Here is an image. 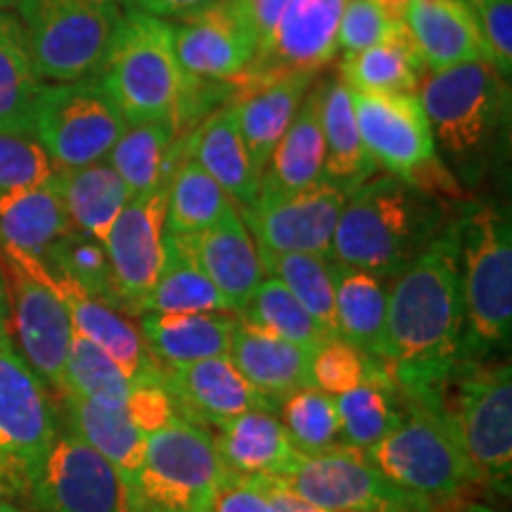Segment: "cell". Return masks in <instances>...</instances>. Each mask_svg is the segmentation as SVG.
Segmentation results:
<instances>
[{
  "instance_id": "obj_29",
  "label": "cell",
  "mask_w": 512,
  "mask_h": 512,
  "mask_svg": "<svg viewBox=\"0 0 512 512\" xmlns=\"http://www.w3.org/2000/svg\"><path fill=\"white\" fill-rule=\"evenodd\" d=\"M221 463L240 477H285L302 453L271 411H247L219 427L214 439Z\"/></svg>"
},
{
  "instance_id": "obj_14",
  "label": "cell",
  "mask_w": 512,
  "mask_h": 512,
  "mask_svg": "<svg viewBox=\"0 0 512 512\" xmlns=\"http://www.w3.org/2000/svg\"><path fill=\"white\" fill-rule=\"evenodd\" d=\"M278 479L299 498L332 512H437L427 498L392 482L366 451L344 444L299 456Z\"/></svg>"
},
{
  "instance_id": "obj_1",
  "label": "cell",
  "mask_w": 512,
  "mask_h": 512,
  "mask_svg": "<svg viewBox=\"0 0 512 512\" xmlns=\"http://www.w3.org/2000/svg\"><path fill=\"white\" fill-rule=\"evenodd\" d=\"M453 219L387 290L380 366L408 399L430 396L463 351L465 309Z\"/></svg>"
},
{
  "instance_id": "obj_36",
  "label": "cell",
  "mask_w": 512,
  "mask_h": 512,
  "mask_svg": "<svg viewBox=\"0 0 512 512\" xmlns=\"http://www.w3.org/2000/svg\"><path fill=\"white\" fill-rule=\"evenodd\" d=\"M53 183L60 192L72 226L100 242L105 240L107 230L133 197V192L107 164V159L81 166V169L55 171Z\"/></svg>"
},
{
  "instance_id": "obj_34",
  "label": "cell",
  "mask_w": 512,
  "mask_h": 512,
  "mask_svg": "<svg viewBox=\"0 0 512 512\" xmlns=\"http://www.w3.org/2000/svg\"><path fill=\"white\" fill-rule=\"evenodd\" d=\"M332 264L337 337L380 363L387 320V287L361 268Z\"/></svg>"
},
{
  "instance_id": "obj_20",
  "label": "cell",
  "mask_w": 512,
  "mask_h": 512,
  "mask_svg": "<svg viewBox=\"0 0 512 512\" xmlns=\"http://www.w3.org/2000/svg\"><path fill=\"white\" fill-rule=\"evenodd\" d=\"M162 384L169 389L178 415L204 430H219L247 411L275 408V403L245 380L228 356L204 358L181 368H164Z\"/></svg>"
},
{
  "instance_id": "obj_53",
  "label": "cell",
  "mask_w": 512,
  "mask_h": 512,
  "mask_svg": "<svg viewBox=\"0 0 512 512\" xmlns=\"http://www.w3.org/2000/svg\"><path fill=\"white\" fill-rule=\"evenodd\" d=\"M254 479H259L261 486L266 489V494L271 496V501L280 512H332V510L320 508V505L304 501V498H299L292 489H287L278 477H254Z\"/></svg>"
},
{
  "instance_id": "obj_39",
  "label": "cell",
  "mask_w": 512,
  "mask_h": 512,
  "mask_svg": "<svg viewBox=\"0 0 512 512\" xmlns=\"http://www.w3.org/2000/svg\"><path fill=\"white\" fill-rule=\"evenodd\" d=\"M339 413V439L344 446L368 451L387 437L401 420V394L377 368L370 380L347 394L335 396Z\"/></svg>"
},
{
  "instance_id": "obj_18",
  "label": "cell",
  "mask_w": 512,
  "mask_h": 512,
  "mask_svg": "<svg viewBox=\"0 0 512 512\" xmlns=\"http://www.w3.org/2000/svg\"><path fill=\"white\" fill-rule=\"evenodd\" d=\"M259 41L249 0H216L174 24L178 62L197 79L233 83L249 67Z\"/></svg>"
},
{
  "instance_id": "obj_43",
  "label": "cell",
  "mask_w": 512,
  "mask_h": 512,
  "mask_svg": "<svg viewBox=\"0 0 512 512\" xmlns=\"http://www.w3.org/2000/svg\"><path fill=\"white\" fill-rule=\"evenodd\" d=\"M245 323L261 328L273 335L287 339V342L299 344V347L316 351L320 344L328 342V335L318 325V320L304 309L297 299L292 297L290 290L275 278L261 280L259 290L249 299L245 311L238 316Z\"/></svg>"
},
{
  "instance_id": "obj_19",
  "label": "cell",
  "mask_w": 512,
  "mask_h": 512,
  "mask_svg": "<svg viewBox=\"0 0 512 512\" xmlns=\"http://www.w3.org/2000/svg\"><path fill=\"white\" fill-rule=\"evenodd\" d=\"M344 200L347 195L342 190L318 183L313 188L283 195H259L254 207L240 211V216L256 247L268 252L318 254L330 259L332 235Z\"/></svg>"
},
{
  "instance_id": "obj_49",
  "label": "cell",
  "mask_w": 512,
  "mask_h": 512,
  "mask_svg": "<svg viewBox=\"0 0 512 512\" xmlns=\"http://www.w3.org/2000/svg\"><path fill=\"white\" fill-rule=\"evenodd\" d=\"M472 10L482 29L491 67L508 79L512 72V0H486L472 5Z\"/></svg>"
},
{
  "instance_id": "obj_2",
  "label": "cell",
  "mask_w": 512,
  "mask_h": 512,
  "mask_svg": "<svg viewBox=\"0 0 512 512\" xmlns=\"http://www.w3.org/2000/svg\"><path fill=\"white\" fill-rule=\"evenodd\" d=\"M448 204L392 174L373 176L344 200L330 261L392 283L451 223Z\"/></svg>"
},
{
  "instance_id": "obj_38",
  "label": "cell",
  "mask_w": 512,
  "mask_h": 512,
  "mask_svg": "<svg viewBox=\"0 0 512 512\" xmlns=\"http://www.w3.org/2000/svg\"><path fill=\"white\" fill-rule=\"evenodd\" d=\"M41 86L22 24L17 15L0 10V131L31 136V114Z\"/></svg>"
},
{
  "instance_id": "obj_12",
  "label": "cell",
  "mask_w": 512,
  "mask_h": 512,
  "mask_svg": "<svg viewBox=\"0 0 512 512\" xmlns=\"http://www.w3.org/2000/svg\"><path fill=\"white\" fill-rule=\"evenodd\" d=\"M434 143L448 155L482 152L496 138L508 112V86L489 62H463L432 72L418 95Z\"/></svg>"
},
{
  "instance_id": "obj_40",
  "label": "cell",
  "mask_w": 512,
  "mask_h": 512,
  "mask_svg": "<svg viewBox=\"0 0 512 512\" xmlns=\"http://www.w3.org/2000/svg\"><path fill=\"white\" fill-rule=\"evenodd\" d=\"M259 249V261L266 278L280 280L294 299L318 320L328 335L335 330V280H332L330 259L318 254L299 252H268Z\"/></svg>"
},
{
  "instance_id": "obj_24",
  "label": "cell",
  "mask_w": 512,
  "mask_h": 512,
  "mask_svg": "<svg viewBox=\"0 0 512 512\" xmlns=\"http://www.w3.org/2000/svg\"><path fill=\"white\" fill-rule=\"evenodd\" d=\"M311 354L313 351L299 344L254 328L238 318L228 358L254 389H259L268 401L278 406L299 389L313 387Z\"/></svg>"
},
{
  "instance_id": "obj_21",
  "label": "cell",
  "mask_w": 512,
  "mask_h": 512,
  "mask_svg": "<svg viewBox=\"0 0 512 512\" xmlns=\"http://www.w3.org/2000/svg\"><path fill=\"white\" fill-rule=\"evenodd\" d=\"M41 271L43 280L53 287L62 304L67 306L76 335L91 339L95 347L105 351L133 384L162 382L164 368L150 356L138 325H133L121 311L91 297L72 280L50 273L46 266H41Z\"/></svg>"
},
{
  "instance_id": "obj_32",
  "label": "cell",
  "mask_w": 512,
  "mask_h": 512,
  "mask_svg": "<svg viewBox=\"0 0 512 512\" xmlns=\"http://www.w3.org/2000/svg\"><path fill=\"white\" fill-rule=\"evenodd\" d=\"M425 62L406 22L394 24L373 46L344 55L342 79L349 91L370 95H408L420 88Z\"/></svg>"
},
{
  "instance_id": "obj_59",
  "label": "cell",
  "mask_w": 512,
  "mask_h": 512,
  "mask_svg": "<svg viewBox=\"0 0 512 512\" xmlns=\"http://www.w3.org/2000/svg\"><path fill=\"white\" fill-rule=\"evenodd\" d=\"M470 5H477V3H486V0H467Z\"/></svg>"
},
{
  "instance_id": "obj_56",
  "label": "cell",
  "mask_w": 512,
  "mask_h": 512,
  "mask_svg": "<svg viewBox=\"0 0 512 512\" xmlns=\"http://www.w3.org/2000/svg\"><path fill=\"white\" fill-rule=\"evenodd\" d=\"M451 512H496V510H491L489 505H482V503H460L458 508Z\"/></svg>"
},
{
  "instance_id": "obj_33",
  "label": "cell",
  "mask_w": 512,
  "mask_h": 512,
  "mask_svg": "<svg viewBox=\"0 0 512 512\" xmlns=\"http://www.w3.org/2000/svg\"><path fill=\"white\" fill-rule=\"evenodd\" d=\"M323 143V183L349 195L377 174V164L368 155L361 133H358L351 91L342 79L325 83Z\"/></svg>"
},
{
  "instance_id": "obj_52",
  "label": "cell",
  "mask_w": 512,
  "mask_h": 512,
  "mask_svg": "<svg viewBox=\"0 0 512 512\" xmlns=\"http://www.w3.org/2000/svg\"><path fill=\"white\" fill-rule=\"evenodd\" d=\"M124 3V8H133L145 12V15L166 19L171 17H188L192 12L207 8V5L216 3V0H119Z\"/></svg>"
},
{
  "instance_id": "obj_31",
  "label": "cell",
  "mask_w": 512,
  "mask_h": 512,
  "mask_svg": "<svg viewBox=\"0 0 512 512\" xmlns=\"http://www.w3.org/2000/svg\"><path fill=\"white\" fill-rule=\"evenodd\" d=\"M60 403L69 432L110 460L131 494L145 463V434L133 425L126 411H114L72 394L60 396Z\"/></svg>"
},
{
  "instance_id": "obj_13",
  "label": "cell",
  "mask_w": 512,
  "mask_h": 512,
  "mask_svg": "<svg viewBox=\"0 0 512 512\" xmlns=\"http://www.w3.org/2000/svg\"><path fill=\"white\" fill-rule=\"evenodd\" d=\"M41 266V259L0 247V273L8 290L10 330L17 337L24 361L60 399L74 330L67 306L43 280Z\"/></svg>"
},
{
  "instance_id": "obj_15",
  "label": "cell",
  "mask_w": 512,
  "mask_h": 512,
  "mask_svg": "<svg viewBox=\"0 0 512 512\" xmlns=\"http://www.w3.org/2000/svg\"><path fill=\"white\" fill-rule=\"evenodd\" d=\"M169 183L171 178L159 183L157 188L133 195L102 240L112 266L121 311L126 316H143L147 297L164 266Z\"/></svg>"
},
{
  "instance_id": "obj_47",
  "label": "cell",
  "mask_w": 512,
  "mask_h": 512,
  "mask_svg": "<svg viewBox=\"0 0 512 512\" xmlns=\"http://www.w3.org/2000/svg\"><path fill=\"white\" fill-rule=\"evenodd\" d=\"M53 176L55 166L34 136L0 131V195L36 188Z\"/></svg>"
},
{
  "instance_id": "obj_6",
  "label": "cell",
  "mask_w": 512,
  "mask_h": 512,
  "mask_svg": "<svg viewBox=\"0 0 512 512\" xmlns=\"http://www.w3.org/2000/svg\"><path fill=\"white\" fill-rule=\"evenodd\" d=\"M41 81L98 76L117 36L119 0H12Z\"/></svg>"
},
{
  "instance_id": "obj_57",
  "label": "cell",
  "mask_w": 512,
  "mask_h": 512,
  "mask_svg": "<svg viewBox=\"0 0 512 512\" xmlns=\"http://www.w3.org/2000/svg\"><path fill=\"white\" fill-rule=\"evenodd\" d=\"M0 512H27L22 508V505H17L12 498H5L0 496Z\"/></svg>"
},
{
  "instance_id": "obj_5",
  "label": "cell",
  "mask_w": 512,
  "mask_h": 512,
  "mask_svg": "<svg viewBox=\"0 0 512 512\" xmlns=\"http://www.w3.org/2000/svg\"><path fill=\"white\" fill-rule=\"evenodd\" d=\"M100 79L119 105L126 124L162 119L176 124L188 74L176 55L174 24L124 8Z\"/></svg>"
},
{
  "instance_id": "obj_23",
  "label": "cell",
  "mask_w": 512,
  "mask_h": 512,
  "mask_svg": "<svg viewBox=\"0 0 512 512\" xmlns=\"http://www.w3.org/2000/svg\"><path fill=\"white\" fill-rule=\"evenodd\" d=\"M403 19L432 72L463 62H489L482 29L467 0H413Z\"/></svg>"
},
{
  "instance_id": "obj_25",
  "label": "cell",
  "mask_w": 512,
  "mask_h": 512,
  "mask_svg": "<svg viewBox=\"0 0 512 512\" xmlns=\"http://www.w3.org/2000/svg\"><path fill=\"white\" fill-rule=\"evenodd\" d=\"M188 157L195 159L219 183L235 209H252L259 200L261 176L242 140L233 102L211 112L188 136Z\"/></svg>"
},
{
  "instance_id": "obj_4",
  "label": "cell",
  "mask_w": 512,
  "mask_h": 512,
  "mask_svg": "<svg viewBox=\"0 0 512 512\" xmlns=\"http://www.w3.org/2000/svg\"><path fill=\"white\" fill-rule=\"evenodd\" d=\"M453 223L465 309L460 358H494L510 347L512 332L510 216L491 202H470Z\"/></svg>"
},
{
  "instance_id": "obj_45",
  "label": "cell",
  "mask_w": 512,
  "mask_h": 512,
  "mask_svg": "<svg viewBox=\"0 0 512 512\" xmlns=\"http://www.w3.org/2000/svg\"><path fill=\"white\" fill-rule=\"evenodd\" d=\"M283 422L292 446L302 456H316L339 444V413L335 396L306 387L283 401Z\"/></svg>"
},
{
  "instance_id": "obj_55",
  "label": "cell",
  "mask_w": 512,
  "mask_h": 512,
  "mask_svg": "<svg viewBox=\"0 0 512 512\" xmlns=\"http://www.w3.org/2000/svg\"><path fill=\"white\" fill-rule=\"evenodd\" d=\"M12 344V330H10V304H8V290H5L3 273H0V347Z\"/></svg>"
},
{
  "instance_id": "obj_54",
  "label": "cell",
  "mask_w": 512,
  "mask_h": 512,
  "mask_svg": "<svg viewBox=\"0 0 512 512\" xmlns=\"http://www.w3.org/2000/svg\"><path fill=\"white\" fill-rule=\"evenodd\" d=\"M252 3V12H254V22L256 29H259V46L266 41L268 34H271L275 22H278L280 15H283L287 0H249Z\"/></svg>"
},
{
  "instance_id": "obj_16",
  "label": "cell",
  "mask_w": 512,
  "mask_h": 512,
  "mask_svg": "<svg viewBox=\"0 0 512 512\" xmlns=\"http://www.w3.org/2000/svg\"><path fill=\"white\" fill-rule=\"evenodd\" d=\"M344 3L347 0H287L273 31L233 81L235 91H247L292 72L316 74L335 60Z\"/></svg>"
},
{
  "instance_id": "obj_50",
  "label": "cell",
  "mask_w": 512,
  "mask_h": 512,
  "mask_svg": "<svg viewBox=\"0 0 512 512\" xmlns=\"http://www.w3.org/2000/svg\"><path fill=\"white\" fill-rule=\"evenodd\" d=\"M126 415L145 437L181 420L176 403L162 382L133 384L126 403Z\"/></svg>"
},
{
  "instance_id": "obj_26",
  "label": "cell",
  "mask_w": 512,
  "mask_h": 512,
  "mask_svg": "<svg viewBox=\"0 0 512 512\" xmlns=\"http://www.w3.org/2000/svg\"><path fill=\"white\" fill-rule=\"evenodd\" d=\"M323 95L325 83L306 93L261 171L259 195H283L323 183Z\"/></svg>"
},
{
  "instance_id": "obj_3",
  "label": "cell",
  "mask_w": 512,
  "mask_h": 512,
  "mask_svg": "<svg viewBox=\"0 0 512 512\" xmlns=\"http://www.w3.org/2000/svg\"><path fill=\"white\" fill-rule=\"evenodd\" d=\"M422 401L470 460L482 486L510 494L512 368L503 358H460Z\"/></svg>"
},
{
  "instance_id": "obj_10",
  "label": "cell",
  "mask_w": 512,
  "mask_h": 512,
  "mask_svg": "<svg viewBox=\"0 0 512 512\" xmlns=\"http://www.w3.org/2000/svg\"><path fill=\"white\" fill-rule=\"evenodd\" d=\"M226 475L211 432L181 418L147 437L131 512H207Z\"/></svg>"
},
{
  "instance_id": "obj_17",
  "label": "cell",
  "mask_w": 512,
  "mask_h": 512,
  "mask_svg": "<svg viewBox=\"0 0 512 512\" xmlns=\"http://www.w3.org/2000/svg\"><path fill=\"white\" fill-rule=\"evenodd\" d=\"M29 503L38 512H131L128 489L114 465L72 432H57Z\"/></svg>"
},
{
  "instance_id": "obj_8",
  "label": "cell",
  "mask_w": 512,
  "mask_h": 512,
  "mask_svg": "<svg viewBox=\"0 0 512 512\" xmlns=\"http://www.w3.org/2000/svg\"><path fill=\"white\" fill-rule=\"evenodd\" d=\"M358 133L377 169L439 200H463V190L437 155L430 121L418 95L351 91Z\"/></svg>"
},
{
  "instance_id": "obj_58",
  "label": "cell",
  "mask_w": 512,
  "mask_h": 512,
  "mask_svg": "<svg viewBox=\"0 0 512 512\" xmlns=\"http://www.w3.org/2000/svg\"><path fill=\"white\" fill-rule=\"evenodd\" d=\"M12 0H0V10H5V5H10Z\"/></svg>"
},
{
  "instance_id": "obj_37",
  "label": "cell",
  "mask_w": 512,
  "mask_h": 512,
  "mask_svg": "<svg viewBox=\"0 0 512 512\" xmlns=\"http://www.w3.org/2000/svg\"><path fill=\"white\" fill-rule=\"evenodd\" d=\"M152 313H233L192 256L188 238L164 235V266L145 311Z\"/></svg>"
},
{
  "instance_id": "obj_9",
  "label": "cell",
  "mask_w": 512,
  "mask_h": 512,
  "mask_svg": "<svg viewBox=\"0 0 512 512\" xmlns=\"http://www.w3.org/2000/svg\"><path fill=\"white\" fill-rule=\"evenodd\" d=\"M126 126L100 74L43 83L31 114V136L48 152L55 171L105 162Z\"/></svg>"
},
{
  "instance_id": "obj_48",
  "label": "cell",
  "mask_w": 512,
  "mask_h": 512,
  "mask_svg": "<svg viewBox=\"0 0 512 512\" xmlns=\"http://www.w3.org/2000/svg\"><path fill=\"white\" fill-rule=\"evenodd\" d=\"M394 24L399 22H392L384 15L375 0H347L339 19V48L344 50V55H354L380 41Z\"/></svg>"
},
{
  "instance_id": "obj_11",
  "label": "cell",
  "mask_w": 512,
  "mask_h": 512,
  "mask_svg": "<svg viewBox=\"0 0 512 512\" xmlns=\"http://www.w3.org/2000/svg\"><path fill=\"white\" fill-rule=\"evenodd\" d=\"M57 437L46 382L15 344L0 347V496L27 498Z\"/></svg>"
},
{
  "instance_id": "obj_35",
  "label": "cell",
  "mask_w": 512,
  "mask_h": 512,
  "mask_svg": "<svg viewBox=\"0 0 512 512\" xmlns=\"http://www.w3.org/2000/svg\"><path fill=\"white\" fill-rule=\"evenodd\" d=\"M72 228L53 178L36 188L0 195V247L43 259L48 247Z\"/></svg>"
},
{
  "instance_id": "obj_30",
  "label": "cell",
  "mask_w": 512,
  "mask_h": 512,
  "mask_svg": "<svg viewBox=\"0 0 512 512\" xmlns=\"http://www.w3.org/2000/svg\"><path fill=\"white\" fill-rule=\"evenodd\" d=\"M188 136H181L169 119L128 124L107 155V164L133 195H140L174 178L176 169L188 157Z\"/></svg>"
},
{
  "instance_id": "obj_41",
  "label": "cell",
  "mask_w": 512,
  "mask_h": 512,
  "mask_svg": "<svg viewBox=\"0 0 512 512\" xmlns=\"http://www.w3.org/2000/svg\"><path fill=\"white\" fill-rule=\"evenodd\" d=\"M228 195L219 183L192 157H185L169 183L166 202V233L190 235L202 233L226 214L230 207Z\"/></svg>"
},
{
  "instance_id": "obj_51",
  "label": "cell",
  "mask_w": 512,
  "mask_h": 512,
  "mask_svg": "<svg viewBox=\"0 0 512 512\" xmlns=\"http://www.w3.org/2000/svg\"><path fill=\"white\" fill-rule=\"evenodd\" d=\"M207 512H280L259 479L228 472L211 498Z\"/></svg>"
},
{
  "instance_id": "obj_28",
  "label": "cell",
  "mask_w": 512,
  "mask_h": 512,
  "mask_svg": "<svg viewBox=\"0 0 512 512\" xmlns=\"http://www.w3.org/2000/svg\"><path fill=\"white\" fill-rule=\"evenodd\" d=\"M235 313H152L140 316L145 347L162 368H181L204 358L228 356Z\"/></svg>"
},
{
  "instance_id": "obj_46",
  "label": "cell",
  "mask_w": 512,
  "mask_h": 512,
  "mask_svg": "<svg viewBox=\"0 0 512 512\" xmlns=\"http://www.w3.org/2000/svg\"><path fill=\"white\" fill-rule=\"evenodd\" d=\"M380 363L358 351L354 344L330 337L311 354V384L320 392L339 396L370 380Z\"/></svg>"
},
{
  "instance_id": "obj_7",
  "label": "cell",
  "mask_w": 512,
  "mask_h": 512,
  "mask_svg": "<svg viewBox=\"0 0 512 512\" xmlns=\"http://www.w3.org/2000/svg\"><path fill=\"white\" fill-rule=\"evenodd\" d=\"M366 453L392 482L427 498L437 510L482 486L439 415L403 394L399 425Z\"/></svg>"
},
{
  "instance_id": "obj_22",
  "label": "cell",
  "mask_w": 512,
  "mask_h": 512,
  "mask_svg": "<svg viewBox=\"0 0 512 512\" xmlns=\"http://www.w3.org/2000/svg\"><path fill=\"white\" fill-rule=\"evenodd\" d=\"M188 245L209 283L226 299L230 311L240 316L266 275L256 242L235 204H230L214 226L190 235Z\"/></svg>"
},
{
  "instance_id": "obj_27",
  "label": "cell",
  "mask_w": 512,
  "mask_h": 512,
  "mask_svg": "<svg viewBox=\"0 0 512 512\" xmlns=\"http://www.w3.org/2000/svg\"><path fill=\"white\" fill-rule=\"evenodd\" d=\"M313 79H316L313 72H292L261 83V86L247 88V91H235L230 102L238 114L249 159L259 176L278 140L292 124L306 93L311 91Z\"/></svg>"
},
{
  "instance_id": "obj_44",
  "label": "cell",
  "mask_w": 512,
  "mask_h": 512,
  "mask_svg": "<svg viewBox=\"0 0 512 512\" xmlns=\"http://www.w3.org/2000/svg\"><path fill=\"white\" fill-rule=\"evenodd\" d=\"M131 389L133 382L128 380L124 370L100 347H95L91 339L74 332L67 373H64V394L100 403L114 411H126Z\"/></svg>"
},
{
  "instance_id": "obj_42",
  "label": "cell",
  "mask_w": 512,
  "mask_h": 512,
  "mask_svg": "<svg viewBox=\"0 0 512 512\" xmlns=\"http://www.w3.org/2000/svg\"><path fill=\"white\" fill-rule=\"evenodd\" d=\"M41 261L50 273L72 280L74 285H79L81 290H86L91 297L121 311L110 259H107L105 245H102L98 238L81 233V230L76 228L67 230L62 238H57L53 245L48 247V252L43 254Z\"/></svg>"
}]
</instances>
